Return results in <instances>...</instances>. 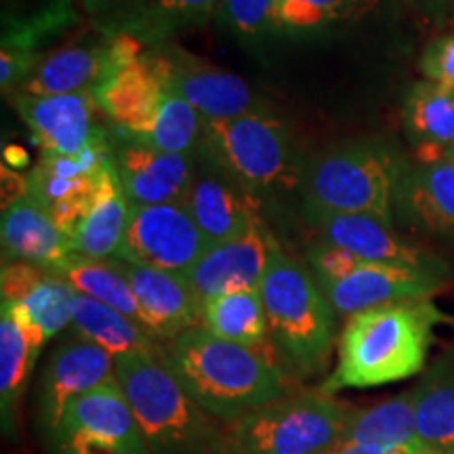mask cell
<instances>
[{"label": "cell", "instance_id": "1", "mask_svg": "<svg viewBox=\"0 0 454 454\" xmlns=\"http://www.w3.org/2000/svg\"><path fill=\"white\" fill-rule=\"evenodd\" d=\"M448 317L431 299L400 301L348 317L337 339V366L320 391L371 389L423 372L434 328Z\"/></svg>", "mask_w": 454, "mask_h": 454}, {"label": "cell", "instance_id": "40", "mask_svg": "<svg viewBox=\"0 0 454 454\" xmlns=\"http://www.w3.org/2000/svg\"><path fill=\"white\" fill-rule=\"evenodd\" d=\"M383 454H425V450H423V446H397Z\"/></svg>", "mask_w": 454, "mask_h": 454}, {"label": "cell", "instance_id": "37", "mask_svg": "<svg viewBox=\"0 0 454 454\" xmlns=\"http://www.w3.org/2000/svg\"><path fill=\"white\" fill-rule=\"evenodd\" d=\"M308 263L311 274L316 276L317 284H331L348 278L357 265L364 263L354 253L345 251V248L334 247L328 242H317L308 251Z\"/></svg>", "mask_w": 454, "mask_h": 454}, {"label": "cell", "instance_id": "32", "mask_svg": "<svg viewBox=\"0 0 454 454\" xmlns=\"http://www.w3.org/2000/svg\"><path fill=\"white\" fill-rule=\"evenodd\" d=\"M38 354L9 308L0 305V412L4 434H13L15 411Z\"/></svg>", "mask_w": 454, "mask_h": 454}, {"label": "cell", "instance_id": "4", "mask_svg": "<svg viewBox=\"0 0 454 454\" xmlns=\"http://www.w3.org/2000/svg\"><path fill=\"white\" fill-rule=\"evenodd\" d=\"M116 377L150 454H227L225 431L187 394L162 354L118 357Z\"/></svg>", "mask_w": 454, "mask_h": 454}, {"label": "cell", "instance_id": "19", "mask_svg": "<svg viewBox=\"0 0 454 454\" xmlns=\"http://www.w3.org/2000/svg\"><path fill=\"white\" fill-rule=\"evenodd\" d=\"M308 221L320 236V242L345 248L366 263L450 270L438 254L414 247L395 234L394 225L371 215H322Z\"/></svg>", "mask_w": 454, "mask_h": 454}, {"label": "cell", "instance_id": "34", "mask_svg": "<svg viewBox=\"0 0 454 454\" xmlns=\"http://www.w3.org/2000/svg\"><path fill=\"white\" fill-rule=\"evenodd\" d=\"M381 0H276V32L288 36L316 34L354 21L377 9Z\"/></svg>", "mask_w": 454, "mask_h": 454}, {"label": "cell", "instance_id": "41", "mask_svg": "<svg viewBox=\"0 0 454 454\" xmlns=\"http://www.w3.org/2000/svg\"><path fill=\"white\" fill-rule=\"evenodd\" d=\"M452 160H454V156H452Z\"/></svg>", "mask_w": 454, "mask_h": 454}, {"label": "cell", "instance_id": "17", "mask_svg": "<svg viewBox=\"0 0 454 454\" xmlns=\"http://www.w3.org/2000/svg\"><path fill=\"white\" fill-rule=\"evenodd\" d=\"M13 106L43 152L49 154L78 156L104 135L95 127L99 106L90 90L72 95H13Z\"/></svg>", "mask_w": 454, "mask_h": 454}, {"label": "cell", "instance_id": "18", "mask_svg": "<svg viewBox=\"0 0 454 454\" xmlns=\"http://www.w3.org/2000/svg\"><path fill=\"white\" fill-rule=\"evenodd\" d=\"M168 90L160 55L150 47L137 59L107 74L95 90V99L114 127L137 135L156 116Z\"/></svg>", "mask_w": 454, "mask_h": 454}, {"label": "cell", "instance_id": "2", "mask_svg": "<svg viewBox=\"0 0 454 454\" xmlns=\"http://www.w3.org/2000/svg\"><path fill=\"white\" fill-rule=\"evenodd\" d=\"M162 357L196 404L217 421L231 425L286 395L270 351L219 339L202 326L162 345Z\"/></svg>", "mask_w": 454, "mask_h": 454}, {"label": "cell", "instance_id": "10", "mask_svg": "<svg viewBox=\"0 0 454 454\" xmlns=\"http://www.w3.org/2000/svg\"><path fill=\"white\" fill-rule=\"evenodd\" d=\"M221 0H82L95 32L137 38L147 49L168 43L173 34L204 26L217 15Z\"/></svg>", "mask_w": 454, "mask_h": 454}, {"label": "cell", "instance_id": "14", "mask_svg": "<svg viewBox=\"0 0 454 454\" xmlns=\"http://www.w3.org/2000/svg\"><path fill=\"white\" fill-rule=\"evenodd\" d=\"M278 251L276 238L261 221L240 238L208 247L184 278L202 308L221 294L259 288Z\"/></svg>", "mask_w": 454, "mask_h": 454}, {"label": "cell", "instance_id": "15", "mask_svg": "<svg viewBox=\"0 0 454 454\" xmlns=\"http://www.w3.org/2000/svg\"><path fill=\"white\" fill-rule=\"evenodd\" d=\"M116 379V360L99 345L76 333L61 340L51 354L41 381L38 411L44 431L51 434L74 402Z\"/></svg>", "mask_w": 454, "mask_h": 454}, {"label": "cell", "instance_id": "9", "mask_svg": "<svg viewBox=\"0 0 454 454\" xmlns=\"http://www.w3.org/2000/svg\"><path fill=\"white\" fill-rule=\"evenodd\" d=\"M207 248L208 244L184 202L130 204L116 259L184 276Z\"/></svg>", "mask_w": 454, "mask_h": 454}, {"label": "cell", "instance_id": "28", "mask_svg": "<svg viewBox=\"0 0 454 454\" xmlns=\"http://www.w3.org/2000/svg\"><path fill=\"white\" fill-rule=\"evenodd\" d=\"M72 328L78 337L106 349L114 360L124 356H160L162 345L133 317L78 293Z\"/></svg>", "mask_w": 454, "mask_h": 454}, {"label": "cell", "instance_id": "6", "mask_svg": "<svg viewBox=\"0 0 454 454\" xmlns=\"http://www.w3.org/2000/svg\"><path fill=\"white\" fill-rule=\"evenodd\" d=\"M198 150L254 198L301 185L303 177L291 129L265 110L230 121H204Z\"/></svg>", "mask_w": 454, "mask_h": 454}, {"label": "cell", "instance_id": "20", "mask_svg": "<svg viewBox=\"0 0 454 454\" xmlns=\"http://www.w3.org/2000/svg\"><path fill=\"white\" fill-rule=\"evenodd\" d=\"M133 288L141 325L158 343L167 345L190 328L200 326V303L187 286L185 278L147 265L116 259Z\"/></svg>", "mask_w": 454, "mask_h": 454}, {"label": "cell", "instance_id": "25", "mask_svg": "<svg viewBox=\"0 0 454 454\" xmlns=\"http://www.w3.org/2000/svg\"><path fill=\"white\" fill-rule=\"evenodd\" d=\"M129 215L130 202L124 196L114 164H110L101 173L87 213L72 231V253L89 259H116L127 231Z\"/></svg>", "mask_w": 454, "mask_h": 454}, {"label": "cell", "instance_id": "7", "mask_svg": "<svg viewBox=\"0 0 454 454\" xmlns=\"http://www.w3.org/2000/svg\"><path fill=\"white\" fill-rule=\"evenodd\" d=\"M349 414L320 389L284 395L225 429L227 454H325L343 440Z\"/></svg>", "mask_w": 454, "mask_h": 454}, {"label": "cell", "instance_id": "3", "mask_svg": "<svg viewBox=\"0 0 454 454\" xmlns=\"http://www.w3.org/2000/svg\"><path fill=\"white\" fill-rule=\"evenodd\" d=\"M411 164L385 139H356L325 150L303 164L299 187L305 217L371 215L395 225V194Z\"/></svg>", "mask_w": 454, "mask_h": 454}, {"label": "cell", "instance_id": "16", "mask_svg": "<svg viewBox=\"0 0 454 454\" xmlns=\"http://www.w3.org/2000/svg\"><path fill=\"white\" fill-rule=\"evenodd\" d=\"M110 154L124 196L135 207L181 202L196 167V152L168 154L122 130L110 139Z\"/></svg>", "mask_w": 454, "mask_h": 454}, {"label": "cell", "instance_id": "23", "mask_svg": "<svg viewBox=\"0 0 454 454\" xmlns=\"http://www.w3.org/2000/svg\"><path fill=\"white\" fill-rule=\"evenodd\" d=\"M402 122L419 164L454 156V90L431 81L414 82L406 95Z\"/></svg>", "mask_w": 454, "mask_h": 454}, {"label": "cell", "instance_id": "38", "mask_svg": "<svg viewBox=\"0 0 454 454\" xmlns=\"http://www.w3.org/2000/svg\"><path fill=\"white\" fill-rule=\"evenodd\" d=\"M419 70L425 81L438 82L442 87L454 90V34L434 38L425 47Z\"/></svg>", "mask_w": 454, "mask_h": 454}, {"label": "cell", "instance_id": "36", "mask_svg": "<svg viewBox=\"0 0 454 454\" xmlns=\"http://www.w3.org/2000/svg\"><path fill=\"white\" fill-rule=\"evenodd\" d=\"M276 0H221L217 17L240 38H261L276 32Z\"/></svg>", "mask_w": 454, "mask_h": 454}, {"label": "cell", "instance_id": "27", "mask_svg": "<svg viewBox=\"0 0 454 454\" xmlns=\"http://www.w3.org/2000/svg\"><path fill=\"white\" fill-rule=\"evenodd\" d=\"M76 291L67 284L64 278L55 271L47 270L36 282L27 288L24 297L15 303H0L9 308L11 314L30 339L32 349L41 354L44 345L57 337L67 326H72L74 317V301Z\"/></svg>", "mask_w": 454, "mask_h": 454}, {"label": "cell", "instance_id": "35", "mask_svg": "<svg viewBox=\"0 0 454 454\" xmlns=\"http://www.w3.org/2000/svg\"><path fill=\"white\" fill-rule=\"evenodd\" d=\"M74 20L76 15H74L70 0H55L36 13L21 17V20L4 21L3 49L21 51V53L43 59V55L38 53L41 44L74 24Z\"/></svg>", "mask_w": 454, "mask_h": 454}, {"label": "cell", "instance_id": "33", "mask_svg": "<svg viewBox=\"0 0 454 454\" xmlns=\"http://www.w3.org/2000/svg\"><path fill=\"white\" fill-rule=\"evenodd\" d=\"M202 133V114L177 93L168 90L152 122L141 133L130 135V137L168 154H194L200 147Z\"/></svg>", "mask_w": 454, "mask_h": 454}, {"label": "cell", "instance_id": "5", "mask_svg": "<svg viewBox=\"0 0 454 454\" xmlns=\"http://www.w3.org/2000/svg\"><path fill=\"white\" fill-rule=\"evenodd\" d=\"M271 343L291 371L311 377L325 371L337 339V311L309 265L278 251L259 284Z\"/></svg>", "mask_w": 454, "mask_h": 454}, {"label": "cell", "instance_id": "21", "mask_svg": "<svg viewBox=\"0 0 454 454\" xmlns=\"http://www.w3.org/2000/svg\"><path fill=\"white\" fill-rule=\"evenodd\" d=\"M394 217L427 236L454 240V160L414 162L397 187Z\"/></svg>", "mask_w": 454, "mask_h": 454}, {"label": "cell", "instance_id": "24", "mask_svg": "<svg viewBox=\"0 0 454 454\" xmlns=\"http://www.w3.org/2000/svg\"><path fill=\"white\" fill-rule=\"evenodd\" d=\"M107 57L110 38L99 32L98 38L89 43L51 51L13 95H72L87 90L95 93L106 76Z\"/></svg>", "mask_w": 454, "mask_h": 454}, {"label": "cell", "instance_id": "22", "mask_svg": "<svg viewBox=\"0 0 454 454\" xmlns=\"http://www.w3.org/2000/svg\"><path fill=\"white\" fill-rule=\"evenodd\" d=\"M3 261H21L55 271L72 254L70 240L47 208L26 194L3 208Z\"/></svg>", "mask_w": 454, "mask_h": 454}, {"label": "cell", "instance_id": "11", "mask_svg": "<svg viewBox=\"0 0 454 454\" xmlns=\"http://www.w3.org/2000/svg\"><path fill=\"white\" fill-rule=\"evenodd\" d=\"M208 247L234 240L261 223L259 198L230 177L211 158L196 152V167L184 200Z\"/></svg>", "mask_w": 454, "mask_h": 454}, {"label": "cell", "instance_id": "29", "mask_svg": "<svg viewBox=\"0 0 454 454\" xmlns=\"http://www.w3.org/2000/svg\"><path fill=\"white\" fill-rule=\"evenodd\" d=\"M340 442L368 448L379 454L397 446H421L417 434L412 389L389 397L377 406L362 408V411L351 408L348 427Z\"/></svg>", "mask_w": 454, "mask_h": 454}, {"label": "cell", "instance_id": "30", "mask_svg": "<svg viewBox=\"0 0 454 454\" xmlns=\"http://www.w3.org/2000/svg\"><path fill=\"white\" fill-rule=\"evenodd\" d=\"M200 326L215 337L268 351L271 343L270 322L259 288L221 294L202 305Z\"/></svg>", "mask_w": 454, "mask_h": 454}, {"label": "cell", "instance_id": "31", "mask_svg": "<svg viewBox=\"0 0 454 454\" xmlns=\"http://www.w3.org/2000/svg\"><path fill=\"white\" fill-rule=\"evenodd\" d=\"M55 274L64 278L76 293L99 301V303L133 317V320H137L141 325V316L133 288H130L127 276L122 274L116 259H89L72 253L55 270Z\"/></svg>", "mask_w": 454, "mask_h": 454}, {"label": "cell", "instance_id": "12", "mask_svg": "<svg viewBox=\"0 0 454 454\" xmlns=\"http://www.w3.org/2000/svg\"><path fill=\"white\" fill-rule=\"evenodd\" d=\"M450 284V270L408 268L389 263H360L348 278L322 284V291L339 316L351 317L360 311L400 303L423 301L444 291Z\"/></svg>", "mask_w": 454, "mask_h": 454}, {"label": "cell", "instance_id": "39", "mask_svg": "<svg viewBox=\"0 0 454 454\" xmlns=\"http://www.w3.org/2000/svg\"><path fill=\"white\" fill-rule=\"evenodd\" d=\"M325 454H379V452L368 450V448H362L356 444H348V442H339V444H334L331 450H326Z\"/></svg>", "mask_w": 454, "mask_h": 454}, {"label": "cell", "instance_id": "26", "mask_svg": "<svg viewBox=\"0 0 454 454\" xmlns=\"http://www.w3.org/2000/svg\"><path fill=\"white\" fill-rule=\"evenodd\" d=\"M412 394L423 450L454 454V345L425 368Z\"/></svg>", "mask_w": 454, "mask_h": 454}, {"label": "cell", "instance_id": "13", "mask_svg": "<svg viewBox=\"0 0 454 454\" xmlns=\"http://www.w3.org/2000/svg\"><path fill=\"white\" fill-rule=\"evenodd\" d=\"M154 49L160 55L168 89L194 106L204 121H230L263 110L253 89L238 74L207 64L170 43Z\"/></svg>", "mask_w": 454, "mask_h": 454}, {"label": "cell", "instance_id": "8", "mask_svg": "<svg viewBox=\"0 0 454 454\" xmlns=\"http://www.w3.org/2000/svg\"><path fill=\"white\" fill-rule=\"evenodd\" d=\"M47 440L51 454H150L118 379L74 402Z\"/></svg>", "mask_w": 454, "mask_h": 454}]
</instances>
